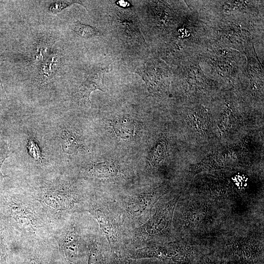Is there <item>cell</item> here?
<instances>
[{
    "instance_id": "e0dca14e",
    "label": "cell",
    "mask_w": 264,
    "mask_h": 264,
    "mask_svg": "<svg viewBox=\"0 0 264 264\" xmlns=\"http://www.w3.org/2000/svg\"><path fill=\"white\" fill-rule=\"evenodd\" d=\"M0 85H1V86L2 87V88L3 89V90L4 91V89L3 88V86H2V82H1V75H0Z\"/></svg>"
},
{
    "instance_id": "2e32d148",
    "label": "cell",
    "mask_w": 264,
    "mask_h": 264,
    "mask_svg": "<svg viewBox=\"0 0 264 264\" xmlns=\"http://www.w3.org/2000/svg\"><path fill=\"white\" fill-rule=\"evenodd\" d=\"M112 264H126L124 263H123L122 261H120L119 260H114V262Z\"/></svg>"
},
{
    "instance_id": "ba28073f",
    "label": "cell",
    "mask_w": 264,
    "mask_h": 264,
    "mask_svg": "<svg viewBox=\"0 0 264 264\" xmlns=\"http://www.w3.org/2000/svg\"><path fill=\"white\" fill-rule=\"evenodd\" d=\"M62 146L64 152L72 154L78 149L79 145L76 137L72 133L64 132L61 136Z\"/></svg>"
},
{
    "instance_id": "ac0fdd59",
    "label": "cell",
    "mask_w": 264,
    "mask_h": 264,
    "mask_svg": "<svg viewBox=\"0 0 264 264\" xmlns=\"http://www.w3.org/2000/svg\"><path fill=\"white\" fill-rule=\"evenodd\" d=\"M0 118H1V115L0 113Z\"/></svg>"
},
{
    "instance_id": "52a82bcc",
    "label": "cell",
    "mask_w": 264,
    "mask_h": 264,
    "mask_svg": "<svg viewBox=\"0 0 264 264\" xmlns=\"http://www.w3.org/2000/svg\"><path fill=\"white\" fill-rule=\"evenodd\" d=\"M64 252L67 260L71 263L77 261L79 256L77 242L74 240L72 234L68 235L64 244Z\"/></svg>"
},
{
    "instance_id": "30bf717a",
    "label": "cell",
    "mask_w": 264,
    "mask_h": 264,
    "mask_svg": "<svg viewBox=\"0 0 264 264\" xmlns=\"http://www.w3.org/2000/svg\"><path fill=\"white\" fill-rule=\"evenodd\" d=\"M104 163H99L94 166L93 172L96 176H106L113 173V169H111V166Z\"/></svg>"
},
{
    "instance_id": "7c38bea8",
    "label": "cell",
    "mask_w": 264,
    "mask_h": 264,
    "mask_svg": "<svg viewBox=\"0 0 264 264\" xmlns=\"http://www.w3.org/2000/svg\"><path fill=\"white\" fill-rule=\"evenodd\" d=\"M9 151L5 147L0 148V180L7 176L2 175L1 172V167L4 161L9 156Z\"/></svg>"
},
{
    "instance_id": "6da1fadb",
    "label": "cell",
    "mask_w": 264,
    "mask_h": 264,
    "mask_svg": "<svg viewBox=\"0 0 264 264\" xmlns=\"http://www.w3.org/2000/svg\"><path fill=\"white\" fill-rule=\"evenodd\" d=\"M108 66H98L92 68L87 78L76 89L73 94V100L79 106L89 108L91 93L96 90L107 91L104 77L108 69Z\"/></svg>"
},
{
    "instance_id": "5bb4252c",
    "label": "cell",
    "mask_w": 264,
    "mask_h": 264,
    "mask_svg": "<svg viewBox=\"0 0 264 264\" xmlns=\"http://www.w3.org/2000/svg\"><path fill=\"white\" fill-rule=\"evenodd\" d=\"M5 254V251L0 234V263H2L5 261L6 257Z\"/></svg>"
},
{
    "instance_id": "9a60e30c",
    "label": "cell",
    "mask_w": 264,
    "mask_h": 264,
    "mask_svg": "<svg viewBox=\"0 0 264 264\" xmlns=\"http://www.w3.org/2000/svg\"><path fill=\"white\" fill-rule=\"evenodd\" d=\"M116 3L119 6L123 8L129 7V6H130L131 4L129 1H125L123 0L118 1L116 2Z\"/></svg>"
},
{
    "instance_id": "8fae6325",
    "label": "cell",
    "mask_w": 264,
    "mask_h": 264,
    "mask_svg": "<svg viewBox=\"0 0 264 264\" xmlns=\"http://www.w3.org/2000/svg\"><path fill=\"white\" fill-rule=\"evenodd\" d=\"M95 216L104 233L108 236H110L111 233V230L110 224L105 216L104 215V214L101 211L99 210L95 211Z\"/></svg>"
},
{
    "instance_id": "9c48e42d",
    "label": "cell",
    "mask_w": 264,
    "mask_h": 264,
    "mask_svg": "<svg viewBox=\"0 0 264 264\" xmlns=\"http://www.w3.org/2000/svg\"><path fill=\"white\" fill-rule=\"evenodd\" d=\"M74 4H79L87 9L81 0H55L51 2L47 7L48 11L53 14L62 12L63 10Z\"/></svg>"
},
{
    "instance_id": "5b68a950",
    "label": "cell",
    "mask_w": 264,
    "mask_h": 264,
    "mask_svg": "<svg viewBox=\"0 0 264 264\" xmlns=\"http://www.w3.org/2000/svg\"><path fill=\"white\" fill-rule=\"evenodd\" d=\"M116 132L121 137L129 138L134 133L135 125L132 119L122 118L118 119L114 124Z\"/></svg>"
},
{
    "instance_id": "8992f818",
    "label": "cell",
    "mask_w": 264,
    "mask_h": 264,
    "mask_svg": "<svg viewBox=\"0 0 264 264\" xmlns=\"http://www.w3.org/2000/svg\"><path fill=\"white\" fill-rule=\"evenodd\" d=\"M71 28L76 35L84 39H90L100 35L97 28L79 21L74 22L71 25Z\"/></svg>"
},
{
    "instance_id": "7a4b0ae2",
    "label": "cell",
    "mask_w": 264,
    "mask_h": 264,
    "mask_svg": "<svg viewBox=\"0 0 264 264\" xmlns=\"http://www.w3.org/2000/svg\"><path fill=\"white\" fill-rule=\"evenodd\" d=\"M229 249L238 257L241 264H256L263 258V248L249 240L232 242Z\"/></svg>"
},
{
    "instance_id": "277c9868",
    "label": "cell",
    "mask_w": 264,
    "mask_h": 264,
    "mask_svg": "<svg viewBox=\"0 0 264 264\" xmlns=\"http://www.w3.org/2000/svg\"><path fill=\"white\" fill-rule=\"evenodd\" d=\"M187 210L185 222L187 227H195L203 223L206 218L208 217V213L205 211L207 208L198 207V205L191 206Z\"/></svg>"
},
{
    "instance_id": "4fadbf2b",
    "label": "cell",
    "mask_w": 264,
    "mask_h": 264,
    "mask_svg": "<svg viewBox=\"0 0 264 264\" xmlns=\"http://www.w3.org/2000/svg\"><path fill=\"white\" fill-rule=\"evenodd\" d=\"M199 264H227L221 261H219L218 260H215L210 258L208 256L203 257Z\"/></svg>"
},
{
    "instance_id": "3957f363",
    "label": "cell",
    "mask_w": 264,
    "mask_h": 264,
    "mask_svg": "<svg viewBox=\"0 0 264 264\" xmlns=\"http://www.w3.org/2000/svg\"><path fill=\"white\" fill-rule=\"evenodd\" d=\"M60 60V53L58 51L52 48L37 64V75L40 82L44 83L53 77Z\"/></svg>"
}]
</instances>
